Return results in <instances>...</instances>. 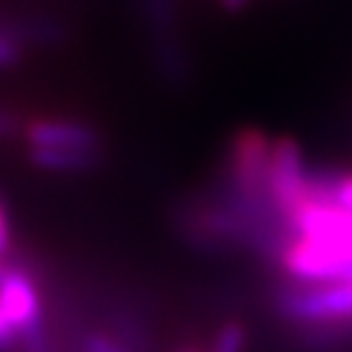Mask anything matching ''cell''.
<instances>
[{"label": "cell", "instance_id": "6da1fadb", "mask_svg": "<svg viewBox=\"0 0 352 352\" xmlns=\"http://www.w3.org/2000/svg\"><path fill=\"white\" fill-rule=\"evenodd\" d=\"M276 311L286 320L318 336L352 333V281L289 284L276 294Z\"/></svg>", "mask_w": 352, "mask_h": 352}, {"label": "cell", "instance_id": "7a4b0ae2", "mask_svg": "<svg viewBox=\"0 0 352 352\" xmlns=\"http://www.w3.org/2000/svg\"><path fill=\"white\" fill-rule=\"evenodd\" d=\"M0 308L20 333L25 352H47V333L42 320V298L34 274L20 264L6 267L0 281Z\"/></svg>", "mask_w": 352, "mask_h": 352}, {"label": "cell", "instance_id": "3957f363", "mask_svg": "<svg viewBox=\"0 0 352 352\" xmlns=\"http://www.w3.org/2000/svg\"><path fill=\"white\" fill-rule=\"evenodd\" d=\"M267 191L284 223L311 196V171L306 169V160L296 140L279 138L272 142Z\"/></svg>", "mask_w": 352, "mask_h": 352}, {"label": "cell", "instance_id": "277c9868", "mask_svg": "<svg viewBox=\"0 0 352 352\" xmlns=\"http://www.w3.org/2000/svg\"><path fill=\"white\" fill-rule=\"evenodd\" d=\"M30 147L50 149H98L100 135L94 125L66 118H37L22 125Z\"/></svg>", "mask_w": 352, "mask_h": 352}, {"label": "cell", "instance_id": "5b68a950", "mask_svg": "<svg viewBox=\"0 0 352 352\" xmlns=\"http://www.w3.org/2000/svg\"><path fill=\"white\" fill-rule=\"evenodd\" d=\"M28 160L32 166L52 174H83L100 164L98 149H50L30 147Z\"/></svg>", "mask_w": 352, "mask_h": 352}, {"label": "cell", "instance_id": "8992f818", "mask_svg": "<svg viewBox=\"0 0 352 352\" xmlns=\"http://www.w3.org/2000/svg\"><path fill=\"white\" fill-rule=\"evenodd\" d=\"M245 340H248V330L240 323H226L215 333V340L210 352H242L245 350Z\"/></svg>", "mask_w": 352, "mask_h": 352}, {"label": "cell", "instance_id": "52a82bcc", "mask_svg": "<svg viewBox=\"0 0 352 352\" xmlns=\"http://www.w3.org/2000/svg\"><path fill=\"white\" fill-rule=\"evenodd\" d=\"M22 47L25 44L10 34L6 28H0V69H12L22 61Z\"/></svg>", "mask_w": 352, "mask_h": 352}, {"label": "cell", "instance_id": "ba28073f", "mask_svg": "<svg viewBox=\"0 0 352 352\" xmlns=\"http://www.w3.org/2000/svg\"><path fill=\"white\" fill-rule=\"evenodd\" d=\"M83 352H130L116 336L105 333H91L83 338Z\"/></svg>", "mask_w": 352, "mask_h": 352}, {"label": "cell", "instance_id": "9c48e42d", "mask_svg": "<svg viewBox=\"0 0 352 352\" xmlns=\"http://www.w3.org/2000/svg\"><path fill=\"white\" fill-rule=\"evenodd\" d=\"M6 204L0 201V257H6L12 248V230H10V218H8Z\"/></svg>", "mask_w": 352, "mask_h": 352}, {"label": "cell", "instance_id": "30bf717a", "mask_svg": "<svg viewBox=\"0 0 352 352\" xmlns=\"http://www.w3.org/2000/svg\"><path fill=\"white\" fill-rule=\"evenodd\" d=\"M22 127L20 118L15 116V113H10V110L0 108V140L6 138H12V135H17Z\"/></svg>", "mask_w": 352, "mask_h": 352}, {"label": "cell", "instance_id": "8fae6325", "mask_svg": "<svg viewBox=\"0 0 352 352\" xmlns=\"http://www.w3.org/2000/svg\"><path fill=\"white\" fill-rule=\"evenodd\" d=\"M250 3H252V0H220V8L226 12H240V10H245Z\"/></svg>", "mask_w": 352, "mask_h": 352}, {"label": "cell", "instance_id": "7c38bea8", "mask_svg": "<svg viewBox=\"0 0 352 352\" xmlns=\"http://www.w3.org/2000/svg\"><path fill=\"white\" fill-rule=\"evenodd\" d=\"M3 276H6V267H3V262H0V281H3Z\"/></svg>", "mask_w": 352, "mask_h": 352}, {"label": "cell", "instance_id": "4fadbf2b", "mask_svg": "<svg viewBox=\"0 0 352 352\" xmlns=\"http://www.w3.org/2000/svg\"><path fill=\"white\" fill-rule=\"evenodd\" d=\"M182 352H193V350H182Z\"/></svg>", "mask_w": 352, "mask_h": 352}]
</instances>
